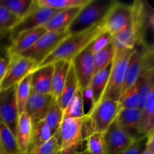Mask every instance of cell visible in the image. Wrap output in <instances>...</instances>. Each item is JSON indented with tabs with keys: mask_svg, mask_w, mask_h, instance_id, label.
I'll return each mask as SVG.
<instances>
[{
	"mask_svg": "<svg viewBox=\"0 0 154 154\" xmlns=\"http://www.w3.org/2000/svg\"><path fill=\"white\" fill-rule=\"evenodd\" d=\"M137 42L138 38L131 20L123 29L113 36V44L115 53L133 49Z\"/></svg>",
	"mask_w": 154,
	"mask_h": 154,
	"instance_id": "cell-21",
	"label": "cell"
},
{
	"mask_svg": "<svg viewBox=\"0 0 154 154\" xmlns=\"http://www.w3.org/2000/svg\"><path fill=\"white\" fill-rule=\"evenodd\" d=\"M78 154H90V153H89V152L87 151V150H83V151L80 152V153H78Z\"/></svg>",
	"mask_w": 154,
	"mask_h": 154,
	"instance_id": "cell-42",
	"label": "cell"
},
{
	"mask_svg": "<svg viewBox=\"0 0 154 154\" xmlns=\"http://www.w3.org/2000/svg\"><path fill=\"white\" fill-rule=\"evenodd\" d=\"M57 11V10L48 8L38 7L35 0H32L25 15L11 29V42L23 32L43 26Z\"/></svg>",
	"mask_w": 154,
	"mask_h": 154,
	"instance_id": "cell-6",
	"label": "cell"
},
{
	"mask_svg": "<svg viewBox=\"0 0 154 154\" xmlns=\"http://www.w3.org/2000/svg\"><path fill=\"white\" fill-rule=\"evenodd\" d=\"M32 0H0V4L20 19L25 15Z\"/></svg>",
	"mask_w": 154,
	"mask_h": 154,
	"instance_id": "cell-33",
	"label": "cell"
},
{
	"mask_svg": "<svg viewBox=\"0 0 154 154\" xmlns=\"http://www.w3.org/2000/svg\"><path fill=\"white\" fill-rule=\"evenodd\" d=\"M133 51L134 48L114 54L108 82L100 100L108 99L119 102L122 95L128 63Z\"/></svg>",
	"mask_w": 154,
	"mask_h": 154,
	"instance_id": "cell-4",
	"label": "cell"
},
{
	"mask_svg": "<svg viewBox=\"0 0 154 154\" xmlns=\"http://www.w3.org/2000/svg\"><path fill=\"white\" fill-rule=\"evenodd\" d=\"M38 67V66L33 60L23 56H14L9 58L7 72L2 80L0 90L17 85Z\"/></svg>",
	"mask_w": 154,
	"mask_h": 154,
	"instance_id": "cell-7",
	"label": "cell"
},
{
	"mask_svg": "<svg viewBox=\"0 0 154 154\" xmlns=\"http://www.w3.org/2000/svg\"><path fill=\"white\" fill-rule=\"evenodd\" d=\"M81 8H72L57 11L43 27L48 32L66 29L79 13Z\"/></svg>",
	"mask_w": 154,
	"mask_h": 154,
	"instance_id": "cell-17",
	"label": "cell"
},
{
	"mask_svg": "<svg viewBox=\"0 0 154 154\" xmlns=\"http://www.w3.org/2000/svg\"><path fill=\"white\" fill-rule=\"evenodd\" d=\"M0 143L5 154L20 153L15 135L1 119H0Z\"/></svg>",
	"mask_w": 154,
	"mask_h": 154,
	"instance_id": "cell-26",
	"label": "cell"
},
{
	"mask_svg": "<svg viewBox=\"0 0 154 154\" xmlns=\"http://www.w3.org/2000/svg\"><path fill=\"white\" fill-rule=\"evenodd\" d=\"M19 154H26V153H19Z\"/></svg>",
	"mask_w": 154,
	"mask_h": 154,
	"instance_id": "cell-44",
	"label": "cell"
},
{
	"mask_svg": "<svg viewBox=\"0 0 154 154\" xmlns=\"http://www.w3.org/2000/svg\"><path fill=\"white\" fill-rule=\"evenodd\" d=\"M114 54L115 50L112 42L108 46L93 54L94 74L108 66L114 60Z\"/></svg>",
	"mask_w": 154,
	"mask_h": 154,
	"instance_id": "cell-29",
	"label": "cell"
},
{
	"mask_svg": "<svg viewBox=\"0 0 154 154\" xmlns=\"http://www.w3.org/2000/svg\"><path fill=\"white\" fill-rule=\"evenodd\" d=\"M71 63L78 78L79 86L82 90H84L90 84L94 75L93 54L90 50V45L76 56Z\"/></svg>",
	"mask_w": 154,
	"mask_h": 154,
	"instance_id": "cell-12",
	"label": "cell"
},
{
	"mask_svg": "<svg viewBox=\"0 0 154 154\" xmlns=\"http://www.w3.org/2000/svg\"><path fill=\"white\" fill-rule=\"evenodd\" d=\"M90 0H35L38 7L48 8L60 11L72 8H81L89 2Z\"/></svg>",
	"mask_w": 154,
	"mask_h": 154,
	"instance_id": "cell-27",
	"label": "cell"
},
{
	"mask_svg": "<svg viewBox=\"0 0 154 154\" xmlns=\"http://www.w3.org/2000/svg\"><path fill=\"white\" fill-rule=\"evenodd\" d=\"M63 120V111L60 108L57 99H54L52 105H51L45 118V123L51 129L52 135H54L60 128Z\"/></svg>",
	"mask_w": 154,
	"mask_h": 154,
	"instance_id": "cell-31",
	"label": "cell"
},
{
	"mask_svg": "<svg viewBox=\"0 0 154 154\" xmlns=\"http://www.w3.org/2000/svg\"><path fill=\"white\" fill-rule=\"evenodd\" d=\"M134 141L114 120L103 133L104 154H122Z\"/></svg>",
	"mask_w": 154,
	"mask_h": 154,
	"instance_id": "cell-10",
	"label": "cell"
},
{
	"mask_svg": "<svg viewBox=\"0 0 154 154\" xmlns=\"http://www.w3.org/2000/svg\"><path fill=\"white\" fill-rule=\"evenodd\" d=\"M53 64L38 66L31 74V90L40 94H51Z\"/></svg>",
	"mask_w": 154,
	"mask_h": 154,
	"instance_id": "cell-16",
	"label": "cell"
},
{
	"mask_svg": "<svg viewBox=\"0 0 154 154\" xmlns=\"http://www.w3.org/2000/svg\"><path fill=\"white\" fill-rule=\"evenodd\" d=\"M52 135L51 129L48 127L45 120H42L38 123L33 124L31 141H30V144L26 153L46 143L47 141H49Z\"/></svg>",
	"mask_w": 154,
	"mask_h": 154,
	"instance_id": "cell-24",
	"label": "cell"
},
{
	"mask_svg": "<svg viewBox=\"0 0 154 154\" xmlns=\"http://www.w3.org/2000/svg\"><path fill=\"white\" fill-rule=\"evenodd\" d=\"M54 72L52 77L51 95L57 99L61 95L67 78L68 73L71 66V63L64 60H60L53 63Z\"/></svg>",
	"mask_w": 154,
	"mask_h": 154,
	"instance_id": "cell-20",
	"label": "cell"
},
{
	"mask_svg": "<svg viewBox=\"0 0 154 154\" xmlns=\"http://www.w3.org/2000/svg\"><path fill=\"white\" fill-rule=\"evenodd\" d=\"M141 117V110L138 108H126L120 110L115 120L125 132L136 140L141 138L139 134Z\"/></svg>",
	"mask_w": 154,
	"mask_h": 154,
	"instance_id": "cell-15",
	"label": "cell"
},
{
	"mask_svg": "<svg viewBox=\"0 0 154 154\" xmlns=\"http://www.w3.org/2000/svg\"><path fill=\"white\" fill-rule=\"evenodd\" d=\"M100 23L82 32L70 35L66 38L58 48L44 60L39 66L53 64L60 60L72 62L76 56L84 51L95 38L103 32Z\"/></svg>",
	"mask_w": 154,
	"mask_h": 154,
	"instance_id": "cell-2",
	"label": "cell"
},
{
	"mask_svg": "<svg viewBox=\"0 0 154 154\" xmlns=\"http://www.w3.org/2000/svg\"><path fill=\"white\" fill-rule=\"evenodd\" d=\"M140 79L122 94L119 101V109L138 108L139 105Z\"/></svg>",
	"mask_w": 154,
	"mask_h": 154,
	"instance_id": "cell-28",
	"label": "cell"
},
{
	"mask_svg": "<svg viewBox=\"0 0 154 154\" xmlns=\"http://www.w3.org/2000/svg\"><path fill=\"white\" fill-rule=\"evenodd\" d=\"M113 42V36L107 32H103L101 33L96 38H95L90 44V48L93 54L97 53L108 46L110 43Z\"/></svg>",
	"mask_w": 154,
	"mask_h": 154,
	"instance_id": "cell-35",
	"label": "cell"
},
{
	"mask_svg": "<svg viewBox=\"0 0 154 154\" xmlns=\"http://www.w3.org/2000/svg\"><path fill=\"white\" fill-rule=\"evenodd\" d=\"M78 87H79V84H78V78H77L74 68L71 63L70 69H69V73H68L63 92L60 97L57 99V102L63 111L66 109L69 101L74 96Z\"/></svg>",
	"mask_w": 154,
	"mask_h": 154,
	"instance_id": "cell-23",
	"label": "cell"
},
{
	"mask_svg": "<svg viewBox=\"0 0 154 154\" xmlns=\"http://www.w3.org/2000/svg\"><path fill=\"white\" fill-rule=\"evenodd\" d=\"M11 44L10 29H0V57L8 60V50Z\"/></svg>",
	"mask_w": 154,
	"mask_h": 154,
	"instance_id": "cell-37",
	"label": "cell"
},
{
	"mask_svg": "<svg viewBox=\"0 0 154 154\" xmlns=\"http://www.w3.org/2000/svg\"><path fill=\"white\" fill-rule=\"evenodd\" d=\"M19 21V18L0 4V29H11Z\"/></svg>",
	"mask_w": 154,
	"mask_h": 154,
	"instance_id": "cell-36",
	"label": "cell"
},
{
	"mask_svg": "<svg viewBox=\"0 0 154 154\" xmlns=\"http://www.w3.org/2000/svg\"><path fill=\"white\" fill-rule=\"evenodd\" d=\"M154 126V86L150 88L144 106L141 109V117L139 126V134L145 136L153 131Z\"/></svg>",
	"mask_w": 154,
	"mask_h": 154,
	"instance_id": "cell-19",
	"label": "cell"
},
{
	"mask_svg": "<svg viewBox=\"0 0 154 154\" xmlns=\"http://www.w3.org/2000/svg\"><path fill=\"white\" fill-rule=\"evenodd\" d=\"M69 35L70 34L67 29L47 32L29 49L20 56L33 60L39 66Z\"/></svg>",
	"mask_w": 154,
	"mask_h": 154,
	"instance_id": "cell-5",
	"label": "cell"
},
{
	"mask_svg": "<svg viewBox=\"0 0 154 154\" xmlns=\"http://www.w3.org/2000/svg\"><path fill=\"white\" fill-rule=\"evenodd\" d=\"M147 140V135L135 140L134 142L122 154H142L146 147Z\"/></svg>",
	"mask_w": 154,
	"mask_h": 154,
	"instance_id": "cell-38",
	"label": "cell"
},
{
	"mask_svg": "<svg viewBox=\"0 0 154 154\" xmlns=\"http://www.w3.org/2000/svg\"><path fill=\"white\" fill-rule=\"evenodd\" d=\"M54 99L51 94H40L31 91L24 112L30 117L32 124L45 120Z\"/></svg>",
	"mask_w": 154,
	"mask_h": 154,
	"instance_id": "cell-13",
	"label": "cell"
},
{
	"mask_svg": "<svg viewBox=\"0 0 154 154\" xmlns=\"http://www.w3.org/2000/svg\"><path fill=\"white\" fill-rule=\"evenodd\" d=\"M131 17L132 4L114 1L100 25L104 32L114 36L130 22Z\"/></svg>",
	"mask_w": 154,
	"mask_h": 154,
	"instance_id": "cell-8",
	"label": "cell"
},
{
	"mask_svg": "<svg viewBox=\"0 0 154 154\" xmlns=\"http://www.w3.org/2000/svg\"><path fill=\"white\" fill-rule=\"evenodd\" d=\"M93 132V123L87 114L63 118L60 128V154H78L82 151L84 141Z\"/></svg>",
	"mask_w": 154,
	"mask_h": 154,
	"instance_id": "cell-1",
	"label": "cell"
},
{
	"mask_svg": "<svg viewBox=\"0 0 154 154\" xmlns=\"http://www.w3.org/2000/svg\"><path fill=\"white\" fill-rule=\"evenodd\" d=\"M142 154H154V150H150V149L147 148V147H145Z\"/></svg>",
	"mask_w": 154,
	"mask_h": 154,
	"instance_id": "cell-40",
	"label": "cell"
},
{
	"mask_svg": "<svg viewBox=\"0 0 154 154\" xmlns=\"http://www.w3.org/2000/svg\"><path fill=\"white\" fill-rule=\"evenodd\" d=\"M47 32L43 26H41L20 33L12 40L8 50V60L12 57L20 56L23 54Z\"/></svg>",
	"mask_w": 154,
	"mask_h": 154,
	"instance_id": "cell-14",
	"label": "cell"
},
{
	"mask_svg": "<svg viewBox=\"0 0 154 154\" xmlns=\"http://www.w3.org/2000/svg\"><path fill=\"white\" fill-rule=\"evenodd\" d=\"M31 91V75H29L17 85L16 100L19 116L24 113L26 104Z\"/></svg>",
	"mask_w": 154,
	"mask_h": 154,
	"instance_id": "cell-30",
	"label": "cell"
},
{
	"mask_svg": "<svg viewBox=\"0 0 154 154\" xmlns=\"http://www.w3.org/2000/svg\"><path fill=\"white\" fill-rule=\"evenodd\" d=\"M1 83H2V80L0 79V89H1Z\"/></svg>",
	"mask_w": 154,
	"mask_h": 154,
	"instance_id": "cell-43",
	"label": "cell"
},
{
	"mask_svg": "<svg viewBox=\"0 0 154 154\" xmlns=\"http://www.w3.org/2000/svg\"><path fill=\"white\" fill-rule=\"evenodd\" d=\"M60 129L52 135L49 141L40 147L34 149L26 154H60Z\"/></svg>",
	"mask_w": 154,
	"mask_h": 154,
	"instance_id": "cell-32",
	"label": "cell"
},
{
	"mask_svg": "<svg viewBox=\"0 0 154 154\" xmlns=\"http://www.w3.org/2000/svg\"><path fill=\"white\" fill-rule=\"evenodd\" d=\"M85 114L83 90L79 86L74 96L69 101L66 109L63 111V118H66V117H81Z\"/></svg>",
	"mask_w": 154,
	"mask_h": 154,
	"instance_id": "cell-25",
	"label": "cell"
},
{
	"mask_svg": "<svg viewBox=\"0 0 154 154\" xmlns=\"http://www.w3.org/2000/svg\"><path fill=\"white\" fill-rule=\"evenodd\" d=\"M111 66H112V62L103 69L95 73L90 81V86H91L93 99H94L96 105L102 99V96L109 79Z\"/></svg>",
	"mask_w": 154,
	"mask_h": 154,
	"instance_id": "cell-22",
	"label": "cell"
},
{
	"mask_svg": "<svg viewBox=\"0 0 154 154\" xmlns=\"http://www.w3.org/2000/svg\"><path fill=\"white\" fill-rule=\"evenodd\" d=\"M0 154H5V153L4 150H3L2 146L1 143H0Z\"/></svg>",
	"mask_w": 154,
	"mask_h": 154,
	"instance_id": "cell-41",
	"label": "cell"
},
{
	"mask_svg": "<svg viewBox=\"0 0 154 154\" xmlns=\"http://www.w3.org/2000/svg\"><path fill=\"white\" fill-rule=\"evenodd\" d=\"M32 126L31 119L25 112L20 115L15 134L20 153H26L28 150L32 138Z\"/></svg>",
	"mask_w": 154,
	"mask_h": 154,
	"instance_id": "cell-18",
	"label": "cell"
},
{
	"mask_svg": "<svg viewBox=\"0 0 154 154\" xmlns=\"http://www.w3.org/2000/svg\"><path fill=\"white\" fill-rule=\"evenodd\" d=\"M17 85L0 90V119L15 135L19 113L16 100Z\"/></svg>",
	"mask_w": 154,
	"mask_h": 154,
	"instance_id": "cell-11",
	"label": "cell"
},
{
	"mask_svg": "<svg viewBox=\"0 0 154 154\" xmlns=\"http://www.w3.org/2000/svg\"><path fill=\"white\" fill-rule=\"evenodd\" d=\"M8 66V60L0 57V79L2 80L7 72Z\"/></svg>",
	"mask_w": 154,
	"mask_h": 154,
	"instance_id": "cell-39",
	"label": "cell"
},
{
	"mask_svg": "<svg viewBox=\"0 0 154 154\" xmlns=\"http://www.w3.org/2000/svg\"><path fill=\"white\" fill-rule=\"evenodd\" d=\"M114 1L90 0L83 6L72 23L67 28L70 35L82 32L100 23Z\"/></svg>",
	"mask_w": 154,
	"mask_h": 154,
	"instance_id": "cell-3",
	"label": "cell"
},
{
	"mask_svg": "<svg viewBox=\"0 0 154 154\" xmlns=\"http://www.w3.org/2000/svg\"><path fill=\"white\" fill-rule=\"evenodd\" d=\"M87 149L90 154H104L103 133L93 132L86 140Z\"/></svg>",
	"mask_w": 154,
	"mask_h": 154,
	"instance_id": "cell-34",
	"label": "cell"
},
{
	"mask_svg": "<svg viewBox=\"0 0 154 154\" xmlns=\"http://www.w3.org/2000/svg\"><path fill=\"white\" fill-rule=\"evenodd\" d=\"M119 111V102L108 99L99 101L95 108L87 114L93 123L94 132L104 133L114 121Z\"/></svg>",
	"mask_w": 154,
	"mask_h": 154,
	"instance_id": "cell-9",
	"label": "cell"
}]
</instances>
